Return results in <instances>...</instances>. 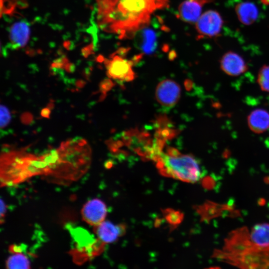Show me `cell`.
I'll list each match as a JSON object with an SVG mask.
<instances>
[{
	"instance_id": "4fadbf2b",
	"label": "cell",
	"mask_w": 269,
	"mask_h": 269,
	"mask_svg": "<svg viewBox=\"0 0 269 269\" xmlns=\"http://www.w3.org/2000/svg\"><path fill=\"white\" fill-rule=\"evenodd\" d=\"M235 12L239 21L246 25L254 23L259 15V10L257 6L254 3L249 1L238 3L235 6Z\"/></svg>"
},
{
	"instance_id": "9c48e42d",
	"label": "cell",
	"mask_w": 269,
	"mask_h": 269,
	"mask_svg": "<svg viewBox=\"0 0 269 269\" xmlns=\"http://www.w3.org/2000/svg\"><path fill=\"white\" fill-rule=\"evenodd\" d=\"M220 65L225 73L231 76L240 75L248 70V65L244 59L233 51H228L223 55Z\"/></svg>"
},
{
	"instance_id": "ffe728a7",
	"label": "cell",
	"mask_w": 269,
	"mask_h": 269,
	"mask_svg": "<svg viewBox=\"0 0 269 269\" xmlns=\"http://www.w3.org/2000/svg\"><path fill=\"white\" fill-rule=\"evenodd\" d=\"M213 0H184L182 2L190 5L203 6L204 4L210 2Z\"/></svg>"
},
{
	"instance_id": "ba28073f",
	"label": "cell",
	"mask_w": 269,
	"mask_h": 269,
	"mask_svg": "<svg viewBox=\"0 0 269 269\" xmlns=\"http://www.w3.org/2000/svg\"><path fill=\"white\" fill-rule=\"evenodd\" d=\"M105 245L97 238L87 245L72 249L70 254L76 264L81 265L99 256L103 252Z\"/></svg>"
},
{
	"instance_id": "9a60e30c",
	"label": "cell",
	"mask_w": 269,
	"mask_h": 269,
	"mask_svg": "<svg viewBox=\"0 0 269 269\" xmlns=\"http://www.w3.org/2000/svg\"><path fill=\"white\" fill-rule=\"evenodd\" d=\"M148 25L137 32L139 33L140 47L143 54H151L156 47V35Z\"/></svg>"
},
{
	"instance_id": "44dd1931",
	"label": "cell",
	"mask_w": 269,
	"mask_h": 269,
	"mask_svg": "<svg viewBox=\"0 0 269 269\" xmlns=\"http://www.w3.org/2000/svg\"><path fill=\"white\" fill-rule=\"evenodd\" d=\"M21 122L25 125H29L33 121V116L32 114L28 112L23 113L20 116Z\"/></svg>"
},
{
	"instance_id": "30bf717a",
	"label": "cell",
	"mask_w": 269,
	"mask_h": 269,
	"mask_svg": "<svg viewBox=\"0 0 269 269\" xmlns=\"http://www.w3.org/2000/svg\"><path fill=\"white\" fill-rule=\"evenodd\" d=\"M125 231L124 225H116L108 221L94 227V232L97 238L105 244L116 241L124 235Z\"/></svg>"
},
{
	"instance_id": "3957f363",
	"label": "cell",
	"mask_w": 269,
	"mask_h": 269,
	"mask_svg": "<svg viewBox=\"0 0 269 269\" xmlns=\"http://www.w3.org/2000/svg\"><path fill=\"white\" fill-rule=\"evenodd\" d=\"M163 175L189 183L199 181L202 173L199 162L191 154H182L172 147L162 152L156 160Z\"/></svg>"
},
{
	"instance_id": "277c9868",
	"label": "cell",
	"mask_w": 269,
	"mask_h": 269,
	"mask_svg": "<svg viewBox=\"0 0 269 269\" xmlns=\"http://www.w3.org/2000/svg\"><path fill=\"white\" fill-rule=\"evenodd\" d=\"M127 51L125 48L120 49L105 59L104 63L109 78L120 82H129L134 79L135 74L133 66L140 57L136 55L132 60L128 59L125 57Z\"/></svg>"
},
{
	"instance_id": "52a82bcc",
	"label": "cell",
	"mask_w": 269,
	"mask_h": 269,
	"mask_svg": "<svg viewBox=\"0 0 269 269\" xmlns=\"http://www.w3.org/2000/svg\"><path fill=\"white\" fill-rule=\"evenodd\" d=\"M107 214L106 205L98 198L87 202L81 210L82 219L89 225L94 227L104 221Z\"/></svg>"
},
{
	"instance_id": "ac0fdd59",
	"label": "cell",
	"mask_w": 269,
	"mask_h": 269,
	"mask_svg": "<svg viewBox=\"0 0 269 269\" xmlns=\"http://www.w3.org/2000/svg\"><path fill=\"white\" fill-rule=\"evenodd\" d=\"M11 116L8 109L4 106H0V127L1 128L6 127L9 123Z\"/></svg>"
},
{
	"instance_id": "484cf974",
	"label": "cell",
	"mask_w": 269,
	"mask_h": 269,
	"mask_svg": "<svg viewBox=\"0 0 269 269\" xmlns=\"http://www.w3.org/2000/svg\"><path fill=\"white\" fill-rule=\"evenodd\" d=\"M65 68L67 72L70 73L73 72L74 70V67L71 64L66 65Z\"/></svg>"
},
{
	"instance_id": "d4e9b609",
	"label": "cell",
	"mask_w": 269,
	"mask_h": 269,
	"mask_svg": "<svg viewBox=\"0 0 269 269\" xmlns=\"http://www.w3.org/2000/svg\"><path fill=\"white\" fill-rule=\"evenodd\" d=\"M75 84L77 88H82L85 85L86 82L82 80H79L76 81Z\"/></svg>"
},
{
	"instance_id": "5bb4252c",
	"label": "cell",
	"mask_w": 269,
	"mask_h": 269,
	"mask_svg": "<svg viewBox=\"0 0 269 269\" xmlns=\"http://www.w3.org/2000/svg\"><path fill=\"white\" fill-rule=\"evenodd\" d=\"M251 240L257 245L269 248V224L259 223L254 226L249 233Z\"/></svg>"
},
{
	"instance_id": "cb8c5ba5",
	"label": "cell",
	"mask_w": 269,
	"mask_h": 269,
	"mask_svg": "<svg viewBox=\"0 0 269 269\" xmlns=\"http://www.w3.org/2000/svg\"><path fill=\"white\" fill-rule=\"evenodd\" d=\"M9 251L12 253L21 252L20 247L17 245H11L9 248Z\"/></svg>"
},
{
	"instance_id": "d6986e66",
	"label": "cell",
	"mask_w": 269,
	"mask_h": 269,
	"mask_svg": "<svg viewBox=\"0 0 269 269\" xmlns=\"http://www.w3.org/2000/svg\"><path fill=\"white\" fill-rule=\"evenodd\" d=\"M114 83L110 79H105L100 83L99 88L100 91L103 94H106L107 92L110 90Z\"/></svg>"
},
{
	"instance_id": "5b68a950",
	"label": "cell",
	"mask_w": 269,
	"mask_h": 269,
	"mask_svg": "<svg viewBox=\"0 0 269 269\" xmlns=\"http://www.w3.org/2000/svg\"><path fill=\"white\" fill-rule=\"evenodd\" d=\"M223 23V19L218 11L209 10L201 14L195 22V28L199 38H212L219 35Z\"/></svg>"
},
{
	"instance_id": "7c38bea8",
	"label": "cell",
	"mask_w": 269,
	"mask_h": 269,
	"mask_svg": "<svg viewBox=\"0 0 269 269\" xmlns=\"http://www.w3.org/2000/svg\"><path fill=\"white\" fill-rule=\"evenodd\" d=\"M250 129L256 134H262L269 128V113L262 109L253 110L248 117Z\"/></svg>"
},
{
	"instance_id": "7402d4cb",
	"label": "cell",
	"mask_w": 269,
	"mask_h": 269,
	"mask_svg": "<svg viewBox=\"0 0 269 269\" xmlns=\"http://www.w3.org/2000/svg\"><path fill=\"white\" fill-rule=\"evenodd\" d=\"M6 211V205L4 202L1 199H0V224H2L4 223L5 215Z\"/></svg>"
},
{
	"instance_id": "8fae6325",
	"label": "cell",
	"mask_w": 269,
	"mask_h": 269,
	"mask_svg": "<svg viewBox=\"0 0 269 269\" xmlns=\"http://www.w3.org/2000/svg\"><path fill=\"white\" fill-rule=\"evenodd\" d=\"M30 28L24 21L14 23L10 27L9 39L14 48H21L27 43L30 36Z\"/></svg>"
},
{
	"instance_id": "7a4b0ae2",
	"label": "cell",
	"mask_w": 269,
	"mask_h": 269,
	"mask_svg": "<svg viewBox=\"0 0 269 269\" xmlns=\"http://www.w3.org/2000/svg\"><path fill=\"white\" fill-rule=\"evenodd\" d=\"M244 228L232 232L215 257L242 268H269V248L261 247L250 238Z\"/></svg>"
},
{
	"instance_id": "4316f807",
	"label": "cell",
	"mask_w": 269,
	"mask_h": 269,
	"mask_svg": "<svg viewBox=\"0 0 269 269\" xmlns=\"http://www.w3.org/2000/svg\"><path fill=\"white\" fill-rule=\"evenodd\" d=\"M54 106V104L52 102H50L48 103L47 107L49 108L50 109H52Z\"/></svg>"
},
{
	"instance_id": "2e32d148",
	"label": "cell",
	"mask_w": 269,
	"mask_h": 269,
	"mask_svg": "<svg viewBox=\"0 0 269 269\" xmlns=\"http://www.w3.org/2000/svg\"><path fill=\"white\" fill-rule=\"evenodd\" d=\"M8 269H29L30 262L28 258L21 252L13 253L7 258L5 262Z\"/></svg>"
},
{
	"instance_id": "603a6c76",
	"label": "cell",
	"mask_w": 269,
	"mask_h": 269,
	"mask_svg": "<svg viewBox=\"0 0 269 269\" xmlns=\"http://www.w3.org/2000/svg\"><path fill=\"white\" fill-rule=\"evenodd\" d=\"M50 114H51V109H50L48 107L43 108L41 111V113H40V115L42 117L47 118V119H49L50 118Z\"/></svg>"
},
{
	"instance_id": "8992f818",
	"label": "cell",
	"mask_w": 269,
	"mask_h": 269,
	"mask_svg": "<svg viewBox=\"0 0 269 269\" xmlns=\"http://www.w3.org/2000/svg\"><path fill=\"white\" fill-rule=\"evenodd\" d=\"M181 94L179 85L171 79H165L157 86L155 97L162 106L171 108L178 101Z\"/></svg>"
},
{
	"instance_id": "6da1fadb",
	"label": "cell",
	"mask_w": 269,
	"mask_h": 269,
	"mask_svg": "<svg viewBox=\"0 0 269 269\" xmlns=\"http://www.w3.org/2000/svg\"><path fill=\"white\" fill-rule=\"evenodd\" d=\"M97 21L104 31L121 39L133 38L150 23L153 14L168 6V0H97Z\"/></svg>"
},
{
	"instance_id": "e0dca14e",
	"label": "cell",
	"mask_w": 269,
	"mask_h": 269,
	"mask_svg": "<svg viewBox=\"0 0 269 269\" xmlns=\"http://www.w3.org/2000/svg\"><path fill=\"white\" fill-rule=\"evenodd\" d=\"M257 82L262 90L269 92V65H264L260 69Z\"/></svg>"
}]
</instances>
